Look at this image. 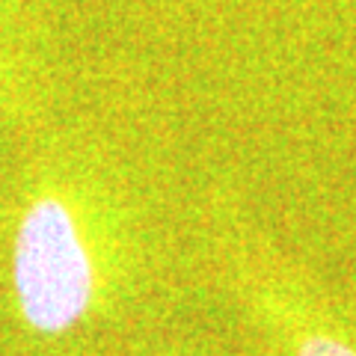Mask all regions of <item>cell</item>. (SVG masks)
I'll return each mask as SVG.
<instances>
[{
    "label": "cell",
    "instance_id": "6da1fadb",
    "mask_svg": "<svg viewBox=\"0 0 356 356\" xmlns=\"http://www.w3.org/2000/svg\"><path fill=\"white\" fill-rule=\"evenodd\" d=\"M107 193L74 172H42L13 229V300L36 336H65L92 318L116 259V214Z\"/></svg>",
    "mask_w": 356,
    "mask_h": 356
},
{
    "label": "cell",
    "instance_id": "7a4b0ae2",
    "mask_svg": "<svg viewBox=\"0 0 356 356\" xmlns=\"http://www.w3.org/2000/svg\"><path fill=\"white\" fill-rule=\"evenodd\" d=\"M294 356H356V348L339 332L309 327L294 339Z\"/></svg>",
    "mask_w": 356,
    "mask_h": 356
},
{
    "label": "cell",
    "instance_id": "3957f363",
    "mask_svg": "<svg viewBox=\"0 0 356 356\" xmlns=\"http://www.w3.org/2000/svg\"><path fill=\"white\" fill-rule=\"evenodd\" d=\"M3 95H6V65L0 63V102H3Z\"/></svg>",
    "mask_w": 356,
    "mask_h": 356
}]
</instances>
